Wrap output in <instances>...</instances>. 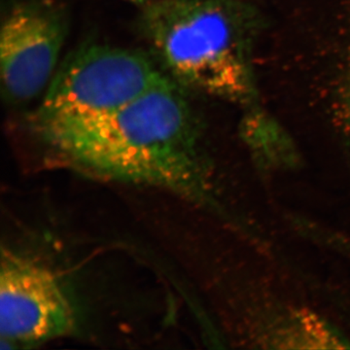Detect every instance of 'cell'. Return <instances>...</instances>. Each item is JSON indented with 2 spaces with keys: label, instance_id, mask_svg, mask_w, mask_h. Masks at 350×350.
Returning <instances> with one entry per match:
<instances>
[{
  "label": "cell",
  "instance_id": "1",
  "mask_svg": "<svg viewBox=\"0 0 350 350\" xmlns=\"http://www.w3.org/2000/svg\"><path fill=\"white\" fill-rule=\"evenodd\" d=\"M31 124L39 144L62 167L198 202L208 197L199 120L187 90L167 75L107 114Z\"/></svg>",
  "mask_w": 350,
  "mask_h": 350
},
{
  "label": "cell",
  "instance_id": "2",
  "mask_svg": "<svg viewBox=\"0 0 350 350\" xmlns=\"http://www.w3.org/2000/svg\"><path fill=\"white\" fill-rule=\"evenodd\" d=\"M256 13L241 0H154L139 29L170 79L239 105L256 96L252 48Z\"/></svg>",
  "mask_w": 350,
  "mask_h": 350
},
{
  "label": "cell",
  "instance_id": "3",
  "mask_svg": "<svg viewBox=\"0 0 350 350\" xmlns=\"http://www.w3.org/2000/svg\"><path fill=\"white\" fill-rule=\"evenodd\" d=\"M165 75L140 51L85 44L59 64L31 123L107 114L137 100Z\"/></svg>",
  "mask_w": 350,
  "mask_h": 350
},
{
  "label": "cell",
  "instance_id": "4",
  "mask_svg": "<svg viewBox=\"0 0 350 350\" xmlns=\"http://www.w3.org/2000/svg\"><path fill=\"white\" fill-rule=\"evenodd\" d=\"M68 34L66 7L57 0H17L0 33V82L4 100L24 107L45 93Z\"/></svg>",
  "mask_w": 350,
  "mask_h": 350
},
{
  "label": "cell",
  "instance_id": "5",
  "mask_svg": "<svg viewBox=\"0 0 350 350\" xmlns=\"http://www.w3.org/2000/svg\"><path fill=\"white\" fill-rule=\"evenodd\" d=\"M76 326L75 305L54 269L22 253L2 250V344H40L69 335Z\"/></svg>",
  "mask_w": 350,
  "mask_h": 350
},
{
  "label": "cell",
  "instance_id": "6",
  "mask_svg": "<svg viewBox=\"0 0 350 350\" xmlns=\"http://www.w3.org/2000/svg\"><path fill=\"white\" fill-rule=\"evenodd\" d=\"M269 342L289 349H342V338L336 335L326 322L310 312H296L275 331Z\"/></svg>",
  "mask_w": 350,
  "mask_h": 350
},
{
  "label": "cell",
  "instance_id": "7",
  "mask_svg": "<svg viewBox=\"0 0 350 350\" xmlns=\"http://www.w3.org/2000/svg\"><path fill=\"white\" fill-rule=\"evenodd\" d=\"M340 90V111L345 129L350 135V44Z\"/></svg>",
  "mask_w": 350,
  "mask_h": 350
},
{
  "label": "cell",
  "instance_id": "8",
  "mask_svg": "<svg viewBox=\"0 0 350 350\" xmlns=\"http://www.w3.org/2000/svg\"><path fill=\"white\" fill-rule=\"evenodd\" d=\"M126 1H131L133 3L137 4H146L147 2H149V0H126Z\"/></svg>",
  "mask_w": 350,
  "mask_h": 350
}]
</instances>
